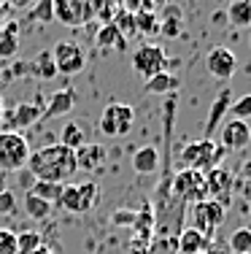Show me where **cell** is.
Here are the masks:
<instances>
[{
	"label": "cell",
	"mask_w": 251,
	"mask_h": 254,
	"mask_svg": "<svg viewBox=\"0 0 251 254\" xmlns=\"http://www.w3.org/2000/svg\"><path fill=\"white\" fill-rule=\"evenodd\" d=\"M249 44H251V41H249Z\"/></svg>",
	"instance_id": "obj_51"
},
{
	"label": "cell",
	"mask_w": 251,
	"mask_h": 254,
	"mask_svg": "<svg viewBox=\"0 0 251 254\" xmlns=\"http://www.w3.org/2000/svg\"><path fill=\"white\" fill-rule=\"evenodd\" d=\"M3 111H5V106H3V98H0V122H3Z\"/></svg>",
	"instance_id": "obj_45"
},
{
	"label": "cell",
	"mask_w": 251,
	"mask_h": 254,
	"mask_svg": "<svg viewBox=\"0 0 251 254\" xmlns=\"http://www.w3.org/2000/svg\"><path fill=\"white\" fill-rule=\"evenodd\" d=\"M116 30L124 35V38H130V35H135L138 30H135V14H130V11H119V16H116Z\"/></svg>",
	"instance_id": "obj_35"
},
{
	"label": "cell",
	"mask_w": 251,
	"mask_h": 254,
	"mask_svg": "<svg viewBox=\"0 0 251 254\" xmlns=\"http://www.w3.org/2000/svg\"><path fill=\"white\" fill-rule=\"evenodd\" d=\"M27 65H30V76L41 78V81H51L54 76H59L57 65H54V57H51V49H41L33 57V63H27Z\"/></svg>",
	"instance_id": "obj_20"
},
{
	"label": "cell",
	"mask_w": 251,
	"mask_h": 254,
	"mask_svg": "<svg viewBox=\"0 0 251 254\" xmlns=\"http://www.w3.org/2000/svg\"><path fill=\"white\" fill-rule=\"evenodd\" d=\"M222 149L224 152H243L251 143V125L243 119H227L222 125Z\"/></svg>",
	"instance_id": "obj_11"
},
{
	"label": "cell",
	"mask_w": 251,
	"mask_h": 254,
	"mask_svg": "<svg viewBox=\"0 0 251 254\" xmlns=\"http://www.w3.org/2000/svg\"><path fill=\"white\" fill-rule=\"evenodd\" d=\"M62 190H65V184H54V181H35L30 192H33V195H38V197H44L46 203L57 205L59 197H62Z\"/></svg>",
	"instance_id": "obj_28"
},
{
	"label": "cell",
	"mask_w": 251,
	"mask_h": 254,
	"mask_svg": "<svg viewBox=\"0 0 251 254\" xmlns=\"http://www.w3.org/2000/svg\"><path fill=\"white\" fill-rule=\"evenodd\" d=\"M0 76H3V73H0Z\"/></svg>",
	"instance_id": "obj_50"
},
{
	"label": "cell",
	"mask_w": 251,
	"mask_h": 254,
	"mask_svg": "<svg viewBox=\"0 0 251 254\" xmlns=\"http://www.w3.org/2000/svg\"><path fill=\"white\" fill-rule=\"evenodd\" d=\"M51 211H54V205L46 203L44 197L33 195V192H27V195H25V214L30 216V219L44 222V219H49V216H51Z\"/></svg>",
	"instance_id": "obj_27"
},
{
	"label": "cell",
	"mask_w": 251,
	"mask_h": 254,
	"mask_svg": "<svg viewBox=\"0 0 251 254\" xmlns=\"http://www.w3.org/2000/svg\"><path fill=\"white\" fill-rule=\"evenodd\" d=\"M230 106H232V92H230V89H222V92L216 95V100H213L211 111H208L205 138H211V135H213V130H216V127L222 125V119H224V114L230 111Z\"/></svg>",
	"instance_id": "obj_19"
},
{
	"label": "cell",
	"mask_w": 251,
	"mask_h": 254,
	"mask_svg": "<svg viewBox=\"0 0 251 254\" xmlns=\"http://www.w3.org/2000/svg\"><path fill=\"white\" fill-rule=\"evenodd\" d=\"M159 35H165V38H181L184 35V19L176 5H167L165 14L159 16Z\"/></svg>",
	"instance_id": "obj_22"
},
{
	"label": "cell",
	"mask_w": 251,
	"mask_h": 254,
	"mask_svg": "<svg viewBox=\"0 0 251 254\" xmlns=\"http://www.w3.org/2000/svg\"><path fill=\"white\" fill-rule=\"evenodd\" d=\"M159 165H162V160H159V152L157 146H141L138 152L133 154V168L135 173H141V176H149V173H157Z\"/></svg>",
	"instance_id": "obj_18"
},
{
	"label": "cell",
	"mask_w": 251,
	"mask_h": 254,
	"mask_svg": "<svg viewBox=\"0 0 251 254\" xmlns=\"http://www.w3.org/2000/svg\"><path fill=\"white\" fill-rule=\"evenodd\" d=\"M243 179H249V181H251V160L246 162V165H243Z\"/></svg>",
	"instance_id": "obj_42"
},
{
	"label": "cell",
	"mask_w": 251,
	"mask_h": 254,
	"mask_svg": "<svg viewBox=\"0 0 251 254\" xmlns=\"http://www.w3.org/2000/svg\"><path fill=\"white\" fill-rule=\"evenodd\" d=\"M73 106H76V92H73V89H59V92H54L49 98V106L44 108V117H41V119L62 117V114H68Z\"/></svg>",
	"instance_id": "obj_21"
},
{
	"label": "cell",
	"mask_w": 251,
	"mask_h": 254,
	"mask_svg": "<svg viewBox=\"0 0 251 254\" xmlns=\"http://www.w3.org/2000/svg\"><path fill=\"white\" fill-rule=\"evenodd\" d=\"M135 30L143 35H159V16L154 11H135Z\"/></svg>",
	"instance_id": "obj_30"
},
{
	"label": "cell",
	"mask_w": 251,
	"mask_h": 254,
	"mask_svg": "<svg viewBox=\"0 0 251 254\" xmlns=\"http://www.w3.org/2000/svg\"><path fill=\"white\" fill-rule=\"evenodd\" d=\"M205 184H208V197H211V200H216L224 211L230 208V192H232V176H230V171L222 168V165L211 168V171L205 173Z\"/></svg>",
	"instance_id": "obj_13"
},
{
	"label": "cell",
	"mask_w": 251,
	"mask_h": 254,
	"mask_svg": "<svg viewBox=\"0 0 251 254\" xmlns=\"http://www.w3.org/2000/svg\"><path fill=\"white\" fill-rule=\"evenodd\" d=\"M0 35H3V27H0Z\"/></svg>",
	"instance_id": "obj_46"
},
{
	"label": "cell",
	"mask_w": 251,
	"mask_h": 254,
	"mask_svg": "<svg viewBox=\"0 0 251 254\" xmlns=\"http://www.w3.org/2000/svg\"><path fill=\"white\" fill-rule=\"evenodd\" d=\"M111 108H113V122H116L119 138L127 135V132L133 130V125H135V108L127 106V103H111Z\"/></svg>",
	"instance_id": "obj_26"
},
{
	"label": "cell",
	"mask_w": 251,
	"mask_h": 254,
	"mask_svg": "<svg viewBox=\"0 0 251 254\" xmlns=\"http://www.w3.org/2000/svg\"><path fill=\"white\" fill-rule=\"evenodd\" d=\"M30 19L41 22V25L54 22V0H35L33 11H30Z\"/></svg>",
	"instance_id": "obj_32"
},
{
	"label": "cell",
	"mask_w": 251,
	"mask_h": 254,
	"mask_svg": "<svg viewBox=\"0 0 251 254\" xmlns=\"http://www.w3.org/2000/svg\"><path fill=\"white\" fill-rule=\"evenodd\" d=\"M27 168L38 181H54V184H65L70 176H76L79 165H76V152L62 143H49L41 146L30 154Z\"/></svg>",
	"instance_id": "obj_1"
},
{
	"label": "cell",
	"mask_w": 251,
	"mask_h": 254,
	"mask_svg": "<svg viewBox=\"0 0 251 254\" xmlns=\"http://www.w3.org/2000/svg\"><path fill=\"white\" fill-rule=\"evenodd\" d=\"M98 203H100V187L95 181H81V184H65L57 205H62L70 214H87Z\"/></svg>",
	"instance_id": "obj_5"
},
{
	"label": "cell",
	"mask_w": 251,
	"mask_h": 254,
	"mask_svg": "<svg viewBox=\"0 0 251 254\" xmlns=\"http://www.w3.org/2000/svg\"><path fill=\"white\" fill-rule=\"evenodd\" d=\"M59 143L62 146H68V149H79V146H84L87 143V138H84V130H81V125L79 122H68L62 127V132H59Z\"/></svg>",
	"instance_id": "obj_29"
},
{
	"label": "cell",
	"mask_w": 251,
	"mask_h": 254,
	"mask_svg": "<svg viewBox=\"0 0 251 254\" xmlns=\"http://www.w3.org/2000/svg\"><path fill=\"white\" fill-rule=\"evenodd\" d=\"M154 208L149 203H141V211H135V222H133V230L138 235V246H151V238H154V230H157V219H154Z\"/></svg>",
	"instance_id": "obj_15"
},
{
	"label": "cell",
	"mask_w": 251,
	"mask_h": 254,
	"mask_svg": "<svg viewBox=\"0 0 251 254\" xmlns=\"http://www.w3.org/2000/svg\"><path fill=\"white\" fill-rule=\"evenodd\" d=\"M8 8H16V11H25V8H33L35 0H5Z\"/></svg>",
	"instance_id": "obj_40"
},
{
	"label": "cell",
	"mask_w": 251,
	"mask_h": 254,
	"mask_svg": "<svg viewBox=\"0 0 251 254\" xmlns=\"http://www.w3.org/2000/svg\"><path fill=\"white\" fill-rule=\"evenodd\" d=\"M41 246V233L35 230H25L16 235V254H33Z\"/></svg>",
	"instance_id": "obj_33"
},
{
	"label": "cell",
	"mask_w": 251,
	"mask_h": 254,
	"mask_svg": "<svg viewBox=\"0 0 251 254\" xmlns=\"http://www.w3.org/2000/svg\"><path fill=\"white\" fill-rule=\"evenodd\" d=\"M33 254H51V249H46V246H44V244H41V246H38V249H35Z\"/></svg>",
	"instance_id": "obj_44"
},
{
	"label": "cell",
	"mask_w": 251,
	"mask_h": 254,
	"mask_svg": "<svg viewBox=\"0 0 251 254\" xmlns=\"http://www.w3.org/2000/svg\"><path fill=\"white\" fill-rule=\"evenodd\" d=\"M98 127H100V132H103L105 138H119L116 122H113V108H111V103L103 108V114H100V119H98Z\"/></svg>",
	"instance_id": "obj_34"
},
{
	"label": "cell",
	"mask_w": 251,
	"mask_h": 254,
	"mask_svg": "<svg viewBox=\"0 0 251 254\" xmlns=\"http://www.w3.org/2000/svg\"><path fill=\"white\" fill-rule=\"evenodd\" d=\"M111 222H113V225H122V227H133V222H135V208H119V211H113Z\"/></svg>",
	"instance_id": "obj_39"
},
{
	"label": "cell",
	"mask_w": 251,
	"mask_h": 254,
	"mask_svg": "<svg viewBox=\"0 0 251 254\" xmlns=\"http://www.w3.org/2000/svg\"><path fill=\"white\" fill-rule=\"evenodd\" d=\"M0 3H5V0H0Z\"/></svg>",
	"instance_id": "obj_49"
},
{
	"label": "cell",
	"mask_w": 251,
	"mask_h": 254,
	"mask_svg": "<svg viewBox=\"0 0 251 254\" xmlns=\"http://www.w3.org/2000/svg\"><path fill=\"white\" fill-rule=\"evenodd\" d=\"M235 68H238V57H235V52L227 49V46H213V49L205 54V70L213 78L227 81V78L235 73Z\"/></svg>",
	"instance_id": "obj_12"
},
{
	"label": "cell",
	"mask_w": 251,
	"mask_h": 254,
	"mask_svg": "<svg viewBox=\"0 0 251 254\" xmlns=\"http://www.w3.org/2000/svg\"><path fill=\"white\" fill-rule=\"evenodd\" d=\"M41 117H44V108H41L38 103H19V106H14L11 111H3V122H5L3 130L22 132V130H27V127H33L35 122H41Z\"/></svg>",
	"instance_id": "obj_9"
},
{
	"label": "cell",
	"mask_w": 251,
	"mask_h": 254,
	"mask_svg": "<svg viewBox=\"0 0 251 254\" xmlns=\"http://www.w3.org/2000/svg\"><path fill=\"white\" fill-rule=\"evenodd\" d=\"M178 87H181V76L162 70V73L146 78V84H143V92H146V95H165V98H167V95H173Z\"/></svg>",
	"instance_id": "obj_17"
},
{
	"label": "cell",
	"mask_w": 251,
	"mask_h": 254,
	"mask_svg": "<svg viewBox=\"0 0 251 254\" xmlns=\"http://www.w3.org/2000/svg\"><path fill=\"white\" fill-rule=\"evenodd\" d=\"M19 54V25L16 22H5L3 35H0V57L14 60Z\"/></svg>",
	"instance_id": "obj_24"
},
{
	"label": "cell",
	"mask_w": 251,
	"mask_h": 254,
	"mask_svg": "<svg viewBox=\"0 0 251 254\" xmlns=\"http://www.w3.org/2000/svg\"><path fill=\"white\" fill-rule=\"evenodd\" d=\"M170 192L173 197H178L181 203H200L208 197V184L205 173L195 171V168H181L170 176Z\"/></svg>",
	"instance_id": "obj_2"
},
{
	"label": "cell",
	"mask_w": 251,
	"mask_h": 254,
	"mask_svg": "<svg viewBox=\"0 0 251 254\" xmlns=\"http://www.w3.org/2000/svg\"><path fill=\"white\" fill-rule=\"evenodd\" d=\"M222 154H224V149L216 146L213 138H202V141H192L181 149V162H184V168H195V171L208 173L211 168L219 165Z\"/></svg>",
	"instance_id": "obj_4"
},
{
	"label": "cell",
	"mask_w": 251,
	"mask_h": 254,
	"mask_svg": "<svg viewBox=\"0 0 251 254\" xmlns=\"http://www.w3.org/2000/svg\"><path fill=\"white\" fill-rule=\"evenodd\" d=\"M16 214V195L11 190H0V216Z\"/></svg>",
	"instance_id": "obj_37"
},
{
	"label": "cell",
	"mask_w": 251,
	"mask_h": 254,
	"mask_svg": "<svg viewBox=\"0 0 251 254\" xmlns=\"http://www.w3.org/2000/svg\"><path fill=\"white\" fill-rule=\"evenodd\" d=\"M230 252H232V254L251 252V227H238V230H232V235H230Z\"/></svg>",
	"instance_id": "obj_31"
},
{
	"label": "cell",
	"mask_w": 251,
	"mask_h": 254,
	"mask_svg": "<svg viewBox=\"0 0 251 254\" xmlns=\"http://www.w3.org/2000/svg\"><path fill=\"white\" fill-rule=\"evenodd\" d=\"M30 143L22 132L0 130V171H22L30 160Z\"/></svg>",
	"instance_id": "obj_3"
},
{
	"label": "cell",
	"mask_w": 251,
	"mask_h": 254,
	"mask_svg": "<svg viewBox=\"0 0 251 254\" xmlns=\"http://www.w3.org/2000/svg\"><path fill=\"white\" fill-rule=\"evenodd\" d=\"M211 241L195 227H181L176 235V254H205Z\"/></svg>",
	"instance_id": "obj_14"
},
{
	"label": "cell",
	"mask_w": 251,
	"mask_h": 254,
	"mask_svg": "<svg viewBox=\"0 0 251 254\" xmlns=\"http://www.w3.org/2000/svg\"><path fill=\"white\" fill-rule=\"evenodd\" d=\"M5 16H8V5H5V3H0V22H3Z\"/></svg>",
	"instance_id": "obj_43"
},
{
	"label": "cell",
	"mask_w": 251,
	"mask_h": 254,
	"mask_svg": "<svg viewBox=\"0 0 251 254\" xmlns=\"http://www.w3.org/2000/svg\"><path fill=\"white\" fill-rule=\"evenodd\" d=\"M105 162V146L103 143H84L76 149V165L79 171H98Z\"/></svg>",
	"instance_id": "obj_16"
},
{
	"label": "cell",
	"mask_w": 251,
	"mask_h": 254,
	"mask_svg": "<svg viewBox=\"0 0 251 254\" xmlns=\"http://www.w3.org/2000/svg\"><path fill=\"white\" fill-rule=\"evenodd\" d=\"M243 254H251V252H243Z\"/></svg>",
	"instance_id": "obj_48"
},
{
	"label": "cell",
	"mask_w": 251,
	"mask_h": 254,
	"mask_svg": "<svg viewBox=\"0 0 251 254\" xmlns=\"http://www.w3.org/2000/svg\"><path fill=\"white\" fill-rule=\"evenodd\" d=\"M249 197H251V190H249Z\"/></svg>",
	"instance_id": "obj_47"
},
{
	"label": "cell",
	"mask_w": 251,
	"mask_h": 254,
	"mask_svg": "<svg viewBox=\"0 0 251 254\" xmlns=\"http://www.w3.org/2000/svg\"><path fill=\"white\" fill-rule=\"evenodd\" d=\"M51 57H54L57 73H62V76H76L87 65V54L73 41H59L54 49H51Z\"/></svg>",
	"instance_id": "obj_8"
},
{
	"label": "cell",
	"mask_w": 251,
	"mask_h": 254,
	"mask_svg": "<svg viewBox=\"0 0 251 254\" xmlns=\"http://www.w3.org/2000/svg\"><path fill=\"white\" fill-rule=\"evenodd\" d=\"M230 114L235 119H251V92L249 95H243V98H238V100H232V106H230Z\"/></svg>",
	"instance_id": "obj_36"
},
{
	"label": "cell",
	"mask_w": 251,
	"mask_h": 254,
	"mask_svg": "<svg viewBox=\"0 0 251 254\" xmlns=\"http://www.w3.org/2000/svg\"><path fill=\"white\" fill-rule=\"evenodd\" d=\"M227 19H230L232 27L246 30L251 27V0H232L227 5Z\"/></svg>",
	"instance_id": "obj_25"
},
{
	"label": "cell",
	"mask_w": 251,
	"mask_h": 254,
	"mask_svg": "<svg viewBox=\"0 0 251 254\" xmlns=\"http://www.w3.org/2000/svg\"><path fill=\"white\" fill-rule=\"evenodd\" d=\"M133 68L138 76L151 78V76L162 73L167 68V54H165L162 46H157V44H143L141 49H135V54H133Z\"/></svg>",
	"instance_id": "obj_7"
},
{
	"label": "cell",
	"mask_w": 251,
	"mask_h": 254,
	"mask_svg": "<svg viewBox=\"0 0 251 254\" xmlns=\"http://www.w3.org/2000/svg\"><path fill=\"white\" fill-rule=\"evenodd\" d=\"M0 254H16V233L0 227Z\"/></svg>",
	"instance_id": "obj_38"
},
{
	"label": "cell",
	"mask_w": 251,
	"mask_h": 254,
	"mask_svg": "<svg viewBox=\"0 0 251 254\" xmlns=\"http://www.w3.org/2000/svg\"><path fill=\"white\" fill-rule=\"evenodd\" d=\"M224 214H227V211H224L216 200L205 197V200L195 203V208H192V227L200 230V233L205 235L208 241H211L213 233H216V227L224 222Z\"/></svg>",
	"instance_id": "obj_6"
},
{
	"label": "cell",
	"mask_w": 251,
	"mask_h": 254,
	"mask_svg": "<svg viewBox=\"0 0 251 254\" xmlns=\"http://www.w3.org/2000/svg\"><path fill=\"white\" fill-rule=\"evenodd\" d=\"M92 16V3L89 0H54V19L68 27L84 25Z\"/></svg>",
	"instance_id": "obj_10"
},
{
	"label": "cell",
	"mask_w": 251,
	"mask_h": 254,
	"mask_svg": "<svg viewBox=\"0 0 251 254\" xmlns=\"http://www.w3.org/2000/svg\"><path fill=\"white\" fill-rule=\"evenodd\" d=\"M95 46H100V49H127V38L119 33L113 22H105L95 35Z\"/></svg>",
	"instance_id": "obj_23"
},
{
	"label": "cell",
	"mask_w": 251,
	"mask_h": 254,
	"mask_svg": "<svg viewBox=\"0 0 251 254\" xmlns=\"http://www.w3.org/2000/svg\"><path fill=\"white\" fill-rule=\"evenodd\" d=\"M130 254H151V246H138V244H135Z\"/></svg>",
	"instance_id": "obj_41"
}]
</instances>
